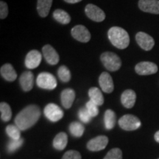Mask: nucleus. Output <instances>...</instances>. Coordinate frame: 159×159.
<instances>
[{"mask_svg":"<svg viewBox=\"0 0 159 159\" xmlns=\"http://www.w3.org/2000/svg\"><path fill=\"white\" fill-rule=\"evenodd\" d=\"M85 128L83 124L78 122H73L69 125V131L75 137H81L84 133Z\"/></svg>","mask_w":159,"mask_h":159,"instance_id":"obj_25","label":"nucleus"},{"mask_svg":"<svg viewBox=\"0 0 159 159\" xmlns=\"http://www.w3.org/2000/svg\"><path fill=\"white\" fill-rule=\"evenodd\" d=\"M136 92L131 89L125 90L121 96V102L126 108H132L136 103Z\"/></svg>","mask_w":159,"mask_h":159,"instance_id":"obj_17","label":"nucleus"},{"mask_svg":"<svg viewBox=\"0 0 159 159\" xmlns=\"http://www.w3.org/2000/svg\"><path fill=\"white\" fill-rule=\"evenodd\" d=\"M89 96L91 102L95 103L98 106H100L104 103V97L102 92L97 87H92L89 89Z\"/></svg>","mask_w":159,"mask_h":159,"instance_id":"obj_22","label":"nucleus"},{"mask_svg":"<svg viewBox=\"0 0 159 159\" xmlns=\"http://www.w3.org/2000/svg\"><path fill=\"white\" fill-rule=\"evenodd\" d=\"M154 138H155V140H156L158 143H159V130L157 131L156 134H155Z\"/></svg>","mask_w":159,"mask_h":159,"instance_id":"obj_36","label":"nucleus"},{"mask_svg":"<svg viewBox=\"0 0 159 159\" xmlns=\"http://www.w3.org/2000/svg\"><path fill=\"white\" fill-rule=\"evenodd\" d=\"M158 159H159V158H158Z\"/></svg>","mask_w":159,"mask_h":159,"instance_id":"obj_37","label":"nucleus"},{"mask_svg":"<svg viewBox=\"0 0 159 159\" xmlns=\"http://www.w3.org/2000/svg\"><path fill=\"white\" fill-rule=\"evenodd\" d=\"M43 55L47 63L50 65H55L59 62V55L56 50L51 45H45L42 48Z\"/></svg>","mask_w":159,"mask_h":159,"instance_id":"obj_15","label":"nucleus"},{"mask_svg":"<svg viewBox=\"0 0 159 159\" xmlns=\"http://www.w3.org/2000/svg\"><path fill=\"white\" fill-rule=\"evenodd\" d=\"M0 73H1L2 77H3L5 80L9 81V82H13L17 78V73L15 71L14 68L10 63H6L4 64L1 67L0 69Z\"/></svg>","mask_w":159,"mask_h":159,"instance_id":"obj_19","label":"nucleus"},{"mask_svg":"<svg viewBox=\"0 0 159 159\" xmlns=\"http://www.w3.org/2000/svg\"><path fill=\"white\" fill-rule=\"evenodd\" d=\"M116 114L114 111L108 109L105 111L104 116V122L105 128L107 130H111L114 128L116 124Z\"/></svg>","mask_w":159,"mask_h":159,"instance_id":"obj_23","label":"nucleus"},{"mask_svg":"<svg viewBox=\"0 0 159 159\" xmlns=\"http://www.w3.org/2000/svg\"><path fill=\"white\" fill-rule=\"evenodd\" d=\"M135 71L139 75H153L158 71V66L156 63L152 62L143 61L136 64Z\"/></svg>","mask_w":159,"mask_h":159,"instance_id":"obj_10","label":"nucleus"},{"mask_svg":"<svg viewBox=\"0 0 159 159\" xmlns=\"http://www.w3.org/2000/svg\"><path fill=\"white\" fill-rule=\"evenodd\" d=\"M78 116L79 119L81 120V122H83V123H89L91 119V116L85 108H82L80 109L78 112Z\"/></svg>","mask_w":159,"mask_h":159,"instance_id":"obj_32","label":"nucleus"},{"mask_svg":"<svg viewBox=\"0 0 159 159\" xmlns=\"http://www.w3.org/2000/svg\"><path fill=\"white\" fill-rule=\"evenodd\" d=\"M119 125L124 130H136L140 128L141 121L134 115L126 114L119 119Z\"/></svg>","mask_w":159,"mask_h":159,"instance_id":"obj_5","label":"nucleus"},{"mask_svg":"<svg viewBox=\"0 0 159 159\" xmlns=\"http://www.w3.org/2000/svg\"><path fill=\"white\" fill-rule=\"evenodd\" d=\"M53 0H38L37 11L39 16L45 18L48 16Z\"/></svg>","mask_w":159,"mask_h":159,"instance_id":"obj_20","label":"nucleus"},{"mask_svg":"<svg viewBox=\"0 0 159 159\" xmlns=\"http://www.w3.org/2000/svg\"><path fill=\"white\" fill-rule=\"evenodd\" d=\"M57 75L62 82L67 83L71 80V72L66 66H61L57 71Z\"/></svg>","mask_w":159,"mask_h":159,"instance_id":"obj_28","label":"nucleus"},{"mask_svg":"<svg viewBox=\"0 0 159 159\" xmlns=\"http://www.w3.org/2000/svg\"><path fill=\"white\" fill-rule=\"evenodd\" d=\"M85 13L89 19L97 22H101L105 19V12L93 4H89L86 5L85 8Z\"/></svg>","mask_w":159,"mask_h":159,"instance_id":"obj_7","label":"nucleus"},{"mask_svg":"<svg viewBox=\"0 0 159 159\" xmlns=\"http://www.w3.org/2000/svg\"><path fill=\"white\" fill-rule=\"evenodd\" d=\"M61 103L66 109L70 108L75 99V92L71 89H66L61 92Z\"/></svg>","mask_w":159,"mask_h":159,"instance_id":"obj_18","label":"nucleus"},{"mask_svg":"<svg viewBox=\"0 0 159 159\" xmlns=\"http://www.w3.org/2000/svg\"><path fill=\"white\" fill-rule=\"evenodd\" d=\"M19 83L24 91H30L33 89L34 83V75L31 71H27L21 74L19 78Z\"/></svg>","mask_w":159,"mask_h":159,"instance_id":"obj_16","label":"nucleus"},{"mask_svg":"<svg viewBox=\"0 0 159 159\" xmlns=\"http://www.w3.org/2000/svg\"><path fill=\"white\" fill-rule=\"evenodd\" d=\"M8 15V7L5 2H0V18L1 19H5Z\"/></svg>","mask_w":159,"mask_h":159,"instance_id":"obj_34","label":"nucleus"},{"mask_svg":"<svg viewBox=\"0 0 159 159\" xmlns=\"http://www.w3.org/2000/svg\"><path fill=\"white\" fill-rule=\"evenodd\" d=\"M71 35L80 42L86 43L91 39V33L83 25H76L71 29Z\"/></svg>","mask_w":159,"mask_h":159,"instance_id":"obj_8","label":"nucleus"},{"mask_svg":"<svg viewBox=\"0 0 159 159\" xmlns=\"http://www.w3.org/2000/svg\"><path fill=\"white\" fill-rule=\"evenodd\" d=\"M36 83L41 89L53 90L57 87V80L55 76L49 72H41L38 75Z\"/></svg>","mask_w":159,"mask_h":159,"instance_id":"obj_4","label":"nucleus"},{"mask_svg":"<svg viewBox=\"0 0 159 159\" xmlns=\"http://www.w3.org/2000/svg\"><path fill=\"white\" fill-rule=\"evenodd\" d=\"M101 61L105 69L111 71L119 70L122 66V61L116 54L111 52H105L101 55Z\"/></svg>","mask_w":159,"mask_h":159,"instance_id":"obj_3","label":"nucleus"},{"mask_svg":"<svg viewBox=\"0 0 159 159\" xmlns=\"http://www.w3.org/2000/svg\"><path fill=\"white\" fill-rule=\"evenodd\" d=\"M108 143V138L105 136H99L91 139L87 143V148L92 152L104 150Z\"/></svg>","mask_w":159,"mask_h":159,"instance_id":"obj_11","label":"nucleus"},{"mask_svg":"<svg viewBox=\"0 0 159 159\" xmlns=\"http://www.w3.org/2000/svg\"><path fill=\"white\" fill-rule=\"evenodd\" d=\"M41 116V110L35 105H30L21 110L15 118V125L21 130H26L33 127Z\"/></svg>","mask_w":159,"mask_h":159,"instance_id":"obj_1","label":"nucleus"},{"mask_svg":"<svg viewBox=\"0 0 159 159\" xmlns=\"http://www.w3.org/2000/svg\"><path fill=\"white\" fill-rule=\"evenodd\" d=\"M85 108L89 111V113L90 114L91 117L97 116L99 114L98 105H97L95 103L91 102V100L87 102L86 105H85Z\"/></svg>","mask_w":159,"mask_h":159,"instance_id":"obj_31","label":"nucleus"},{"mask_svg":"<svg viewBox=\"0 0 159 159\" xmlns=\"http://www.w3.org/2000/svg\"><path fill=\"white\" fill-rule=\"evenodd\" d=\"M141 11L152 14H159V0H139Z\"/></svg>","mask_w":159,"mask_h":159,"instance_id":"obj_13","label":"nucleus"},{"mask_svg":"<svg viewBox=\"0 0 159 159\" xmlns=\"http://www.w3.org/2000/svg\"><path fill=\"white\" fill-rule=\"evenodd\" d=\"M99 84L102 90L107 94H110L114 91V81L108 72H102L100 75L99 77Z\"/></svg>","mask_w":159,"mask_h":159,"instance_id":"obj_14","label":"nucleus"},{"mask_svg":"<svg viewBox=\"0 0 159 159\" xmlns=\"http://www.w3.org/2000/svg\"><path fill=\"white\" fill-rule=\"evenodd\" d=\"M42 60V55L38 50H31L27 53L25 57V66L27 69L37 68Z\"/></svg>","mask_w":159,"mask_h":159,"instance_id":"obj_12","label":"nucleus"},{"mask_svg":"<svg viewBox=\"0 0 159 159\" xmlns=\"http://www.w3.org/2000/svg\"><path fill=\"white\" fill-rule=\"evenodd\" d=\"M45 116L52 122H56L61 120L63 116V111L58 105L54 103H49L43 110Z\"/></svg>","mask_w":159,"mask_h":159,"instance_id":"obj_6","label":"nucleus"},{"mask_svg":"<svg viewBox=\"0 0 159 159\" xmlns=\"http://www.w3.org/2000/svg\"><path fill=\"white\" fill-rule=\"evenodd\" d=\"M53 17L57 21L63 25H67L71 21V17L69 13L61 9L55 10L53 12Z\"/></svg>","mask_w":159,"mask_h":159,"instance_id":"obj_24","label":"nucleus"},{"mask_svg":"<svg viewBox=\"0 0 159 159\" xmlns=\"http://www.w3.org/2000/svg\"><path fill=\"white\" fill-rule=\"evenodd\" d=\"M6 133L11 139L18 140L21 139V130L16 125H10L6 128Z\"/></svg>","mask_w":159,"mask_h":159,"instance_id":"obj_27","label":"nucleus"},{"mask_svg":"<svg viewBox=\"0 0 159 159\" xmlns=\"http://www.w3.org/2000/svg\"><path fill=\"white\" fill-rule=\"evenodd\" d=\"M108 36L111 43L119 49L127 48L130 43V37L128 32L122 27H111L108 30Z\"/></svg>","mask_w":159,"mask_h":159,"instance_id":"obj_2","label":"nucleus"},{"mask_svg":"<svg viewBox=\"0 0 159 159\" xmlns=\"http://www.w3.org/2000/svg\"><path fill=\"white\" fill-rule=\"evenodd\" d=\"M136 42L142 49L145 51H150L153 48L155 41L153 38L144 32H139L136 35Z\"/></svg>","mask_w":159,"mask_h":159,"instance_id":"obj_9","label":"nucleus"},{"mask_svg":"<svg viewBox=\"0 0 159 159\" xmlns=\"http://www.w3.org/2000/svg\"><path fill=\"white\" fill-rule=\"evenodd\" d=\"M104 159H122V152L119 148H113L109 151Z\"/></svg>","mask_w":159,"mask_h":159,"instance_id":"obj_30","label":"nucleus"},{"mask_svg":"<svg viewBox=\"0 0 159 159\" xmlns=\"http://www.w3.org/2000/svg\"><path fill=\"white\" fill-rule=\"evenodd\" d=\"M64 1L66 2L69 3V4H75V3L80 2H81L82 0H64Z\"/></svg>","mask_w":159,"mask_h":159,"instance_id":"obj_35","label":"nucleus"},{"mask_svg":"<svg viewBox=\"0 0 159 159\" xmlns=\"http://www.w3.org/2000/svg\"><path fill=\"white\" fill-rule=\"evenodd\" d=\"M24 143V139L21 138L18 140H13L11 139V141L7 144V150L9 152H13L15 151H16L18 149L20 148L21 147V145Z\"/></svg>","mask_w":159,"mask_h":159,"instance_id":"obj_29","label":"nucleus"},{"mask_svg":"<svg viewBox=\"0 0 159 159\" xmlns=\"http://www.w3.org/2000/svg\"><path fill=\"white\" fill-rule=\"evenodd\" d=\"M68 143V136L66 133L61 132L56 135L53 140V147L57 150H64Z\"/></svg>","mask_w":159,"mask_h":159,"instance_id":"obj_21","label":"nucleus"},{"mask_svg":"<svg viewBox=\"0 0 159 159\" xmlns=\"http://www.w3.org/2000/svg\"><path fill=\"white\" fill-rule=\"evenodd\" d=\"M62 159H81V155L78 151L69 150L65 152Z\"/></svg>","mask_w":159,"mask_h":159,"instance_id":"obj_33","label":"nucleus"},{"mask_svg":"<svg viewBox=\"0 0 159 159\" xmlns=\"http://www.w3.org/2000/svg\"><path fill=\"white\" fill-rule=\"evenodd\" d=\"M1 119L4 122H9L12 117V111L10 105L6 102H1L0 104Z\"/></svg>","mask_w":159,"mask_h":159,"instance_id":"obj_26","label":"nucleus"}]
</instances>
